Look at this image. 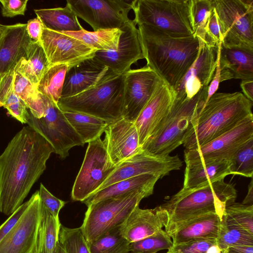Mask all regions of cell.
I'll return each mask as SVG.
<instances>
[{
    "label": "cell",
    "instance_id": "cell-31",
    "mask_svg": "<svg viewBox=\"0 0 253 253\" xmlns=\"http://www.w3.org/2000/svg\"><path fill=\"white\" fill-rule=\"evenodd\" d=\"M50 65L40 42H32L26 54L15 67V69L37 87L43 73Z\"/></svg>",
    "mask_w": 253,
    "mask_h": 253
},
{
    "label": "cell",
    "instance_id": "cell-21",
    "mask_svg": "<svg viewBox=\"0 0 253 253\" xmlns=\"http://www.w3.org/2000/svg\"><path fill=\"white\" fill-rule=\"evenodd\" d=\"M104 132L103 142L114 165L142 151L134 123L122 118L110 123Z\"/></svg>",
    "mask_w": 253,
    "mask_h": 253
},
{
    "label": "cell",
    "instance_id": "cell-11",
    "mask_svg": "<svg viewBox=\"0 0 253 253\" xmlns=\"http://www.w3.org/2000/svg\"><path fill=\"white\" fill-rule=\"evenodd\" d=\"M88 143L71 192L74 201L83 202L97 192L116 167L100 137Z\"/></svg>",
    "mask_w": 253,
    "mask_h": 253
},
{
    "label": "cell",
    "instance_id": "cell-54",
    "mask_svg": "<svg viewBox=\"0 0 253 253\" xmlns=\"http://www.w3.org/2000/svg\"><path fill=\"white\" fill-rule=\"evenodd\" d=\"M53 253H66L62 247L58 243L57 246Z\"/></svg>",
    "mask_w": 253,
    "mask_h": 253
},
{
    "label": "cell",
    "instance_id": "cell-39",
    "mask_svg": "<svg viewBox=\"0 0 253 253\" xmlns=\"http://www.w3.org/2000/svg\"><path fill=\"white\" fill-rule=\"evenodd\" d=\"M212 0H189V15L193 36L204 40V28L213 9Z\"/></svg>",
    "mask_w": 253,
    "mask_h": 253
},
{
    "label": "cell",
    "instance_id": "cell-42",
    "mask_svg": "<svg viewBox=\"0 0 253 253\" xmlns=\"http://www.w3.org/2000/svg\"><path fill=\"white\" fill-rule=\"evenodd\" d=\"M173 246L170 236L165 230L142 240L130 243L129 253H154L169 250Z\"/></svg>",
    "mask_w": 253,
    "mask_h": 253
},
{
    "label": "cell",
    "instance_id": "cell-9",
    "mask_svg": "<svg viewBox=\"0 0 253 253\" xmlns=\"http://www.w3.org/2000/svg\"><path fill=\"white\" fill-rule=\"evenodd\" d=\"M225 47L253 49V0H212Z\"/></svg>",
    "mask_w": 253,
    "mask_h": 253
},
{
    "label": "cell",
    "instance_id": "cell-47",
    "mask_svg": "<svg viewBox=\"0 0 253 253\" xmlns=\"http://www.w3.org/2000/svg\"><path fill=\"white\" fill-rule=\"evenodd\" d=\"M28 0H0L1 14L5 17L24 15Z\"/></svg>",
    "mask_w": 253,
    "mask_h": 253
},
{
    "label": "cell",
    "instance_id": "cell-20",
    "mask_svg": "<svg viewBox=\"0 0 253 253\" xmlns=\"http://www.w3.org/2000/svg\"><path fill=\"white\" fill-rule=\"evenodd\" d=\"M175 97L174 90L162 81L134 122L141 147L169 116Z\"/></svg>",
    "mask_w": 253,
    "mask_h": 253
},
{
    "label": "cell",
    "instance_id": "cell-57",
    "mask_svg": "<svg viewBox=\"0 0 253 253\" xmlns=\"http://www.w3.org/2000/svg\"></svg>",
    "mask_w": 253,
    "mask_h": 253
},
{
    "label": "cell",
    "instance_id": "cell-14",
    "mask_svg": "<svg viewBox=\"0 0 253 253\" xmlns=\"http://www.w3.org/2000/svg\"><path fill=\"white\" fill-rule=\"evenodd\" d=\"M182 164L177 155H153L141 151L117 165L98 190L122 180L144 174H153L160 178L172 170L179 169Z\"/></svg>",
    "mask_w": 253,
    "mask_h": 253
},
{
    "label": "cell",
    "instance_id": "cell-25",
    "mask_svg": "<svg viewBox=\"0 0 253 253\" xmlns=\"http://www.w3.org/2000/svg\"><path fill=\"white\" fill-rule=\"evenodd\" d=\"M219 64L220 82L232 79H253V49L221 44Z\"/></svg>",
    "mask_w": 253,
    "mask_h": 253
},
{
    "label": "cell",
    "instance_id": "cell-35",
    "mask_svg": "<svg viewBox=\"0 0 253 253\" xmlns=\"http://www.w3.org/2000/svg\"><path fill=\"white\" fill-rule=\"evenodd\" d=\"M66 64L50 65L43 73L37 85L38 92L57 104L61 97L66 74Z\"/></svg>",
    "mask_w": 253,
    "mask_h": 253
},
{
    "label": "cell",
    "instance_id": "cell-44",
    "mask_svg": "<svg viewBox=\"0 0 253 253\" xmlns=\"http://www.w3.org/2000/svg\"><path fill=\"white\" fill-rule=\"evenodd\" d=\"M216 242L214 238H202L193 239L172 247L167 253H205L207 250Z\"/></svg>",
    "mask_w": 253,
    "mask_h": 253
},
{
    "label": "cell",
    "instance_id": "cell-27",
    "mask_svg": "<svg viewBox=\"0 0 253 253\" xmlns=\"http://www.w3.org/2000/svg\"><path fill=\"white\" fill-rule=\"evenodd\" d=\"M227 161H210L186 164L183 189L198 188L224 179L230 171Z\"/></svg>",
    "mask_w": 253,
    "mask_h": 253
},
{
    "label": "cell",
    "instance_id": "cell-2",
    "mask_svg": "<svg viewBox=\"0 0 253 253\" xmlns=\"http://www.w3.org/2000/svg\"><path fill=\"white\" fill-rule=\"evenodd\" d=\"M138 26L146 66L175 91L196 60L200 44L198 38L174 37L146 25Z\"/></svg>",
    "mask_w": 253,
    "mask_h": 253
},
{
    "label": "cell",
    "instance_id": "cell-30",
    "mask_svg": "<svg viewBox=\"0 0 253 253\" xmlns=\"http://www.w3.org/2000/svg\"><path fill=\"white\" fill-rule=\"evenodd\" d=\"M74 38L98 51L116 50L123 33L120 29H100L88 31L83 28L77 31L60 32Z\"/></svg>",
    "mask_w": 253,
    "mask_h": 253
},
{
    "label": "cell",
    "instance_id": "cell-50",
    "mask_svg": "<svg viewBox=\"0 0 253 253\" xmlns=\"http://www.w3.org/2000/svg\"><path fill=\"white\" fill-rule=\"evenodd\" d=\"M240 86L243 94L249 100L253 102V79L242 80Z\"/></svg>",
    "mask_w": 253,
    "mask_h": 253
},
{
    "label": "cell",
    "instance_id": "cell-51",
    "mask_svg": "<svg viewBox=\"0 0 253 253\" xmlns=\"http://www.w3.org/2000/svg\"><path fill=\"white\" fill-rule=\"evenodd\" d=\"M225 253H253V246L241 245L231 247Z\"/></svg>",
    "mask_w": 253,
    "mask_h": 253
},
{
    "label": "cell",
    "instance_id": "cell-8",
    "mask_svg": "<svg viewBox=\"0 0 253 253\" xmlns=\"http://www.w3.org/2000/svg\"><path fill=\"white\" fill-rule=\"evenodd\" d=\"M150 195L146 192L134 191L88 206L80 227L88 244L120 226L140 201Z\"/></svg>",
    "mask_w": 253,
    "mask_h": 253
},
{
    "label": "cell",
    "instance_id": "cell-53",
    "mask_svg": "<svg viewBox=\"0 0 253 253\" xmlns=\"http://www.w3.org/2000/svg\"><path fill=\"white\" fill-rule=\"evenodd\" d=\"M205 253H221V252L216 242L211 245Z\"/></svg>",
    "mask_w": 253,
    "mask_h": 253
},
{
    "label": "cell",
    "instance_id": "cell-16",
    "mask_svg": "<svg viewBox=\"0 0 253 253\" xmlns=\"http://www.w3.org/2000/svg\"><path fill=\"white\" fill-rule=\"evenodd\" d=\"M30 199V203L21 217L0 242V253H36L41 217L39 191Z\"/></svg>",
    "mask_w": 253,
    "mask_h": 253
},
{
    "label": "cell",
    "instance_id": "cell-48",
    "mask_svg": "<svg viewBox=\"0 0 253 253\" xmlns=\"http://www.w3.org/2000/svg\"><path fill=\"white\" fill-rule=\"evenodd\" d=\"M30 199L23 203L0 226V242L10 231L19 219L21 217L30 203Z\"/></svg>",
    "mask_w": 253,
    "mask_h": 253
},
{
    "label": "cell",
    "instance_id": "cell-49",
    "mask_svg": "<svg viewBox=\"0 0 253 253\" xmlns=\"http://www.w3.org/2000/svg\"><path fill=\"white\" fill-rule=\"evenodd\" d=\"M43 26L38 17L30 19L26 23V31L34 42H40Z\"/></svg>",
    "mask_w": 253,
    "mask_h": 253
},
{
    "label": "cell",
    "instance_id": "cell-29",
    "mask_svg": "<svg viewBox=\"0 0 253 253\" xmlns=\"http://www.w3.org/2000/svg\"><path fill=\"white\" fill-rule=\"evenodd\" d=\"M34 12L43 27L51 31H77L83 28L78 17L67 4L64 7L35 9Z\"/></svg>",
    "mask_w": 253,
    "mask_h": 253
},
{
    "label": "cell",
    "instance_id": "cell-41",
    "mask_svg": "<svg viewBox=\"0 0 253 253\" xmlns=\"http://www.w3.org/2000/svg\"><path fill=\"white\" fill-rule=\"evenodd\" d=\"M58 243L66 253H90L89 245L80 227L71 228L61 224Z\"/></svg>",
    "mask_w": 253,
    "mask_h": 253
},
{
    "label": "cell",
    "instance_id": "cell-26",
    "mask_svg": "<svg viewBox=\"0 0 253 253\" xmlns=\"http://www.w3.org/2000/svg\"><path fill=\"white\" fill-rule=\"evenodd\" d=\"M222 220V218L217 213L205 214L185 222L169 235L173 245L202 238L217 240Z\"/></svg>",
    "mask_w": 253,
    "mask_h": 253
},
{
    "label": "cell",
    "instance_id": "cell-13",
    "mask_svg": "<svg viewBox=\"0 0 253 253\" xmlns=\"http://www.w3.org/2000/svg\"><path fill=\"white\" fill-rule=\"evenodd\" d=\"M66 4L94 31L120 29L130 20L132 9V1L124 0H68Z\"/></svg>",
    "mask_w": 253,
    "mask_h": 253
},
{
    "label": "cell",
    "instance_id": "cell-34",
    "mask_svg": "<svg viewBox=\"0 0 253 253\" xmlns=\"http://www.w3.org/2000/svg\"><path fill=\"white\" fill-rule=\"evenodd\" d=\"M61 224L59 218L53 216L41 205V217L36 253H53L58 243V234Z\"/></svg>",
    "mask_w": 253,
    "mask_h": 253
},
{
    "label": "cell",
    "instance_id": "cell-55",
    "mask_svg": "<svg viewBox=\"0 0 253 253\" xmlns=\"http://www.w3.org/2000/svg\"><path fill=\"white\" fill-rule=\"evenodd\" d=\"M6 25H3V26L0 29V42L2 37L3 32L6 28Z\"/></svg>",
    "mask_w": 253,
    "mask_h": 253
},
{
    "label": "cell",
    "instance_id": "cell-6",
    "mask_svg": "<svg viewBox=\"0 0 253 253\" xmlns=\"http://www.w3.org/2000/svg\"><path fill=\"white\" fill-rule=\"evenodd\" d=\"M124 76L113 77L75 95L61 98L62 111L87 114L108 122L123 118Z\"/></svg>",
    "mask_w": 253,
    "mask_h": 253
},
{
    "label": "cell",
    "instance_id": "cell-23",
    "mask_svg": "<svg viewBox=\"0 0 253 253\" xmlns=\"http://www.w3.org/2000/svg\"><path fill=\"white\" fill-rule=\"evenodd\" d=\"M167 222V213L160 206L151 209L137 206L120 225V232L130 243L154 235L165 227Z\"/></svg>",
    "mask_w": 253,
    "mask_h": 253
},
{
    "label": "cell",
    "instance_id": "cell-1",
    "mask_svg": "<svg viewBox=\"0 0 253 253\" xmlns=\"http://www.w3.org/2000/svg\"><path fill=\"white\" fill-rule=\"evenodd\" d=\"M52 146L29 126L23 127L0 156V212L10 216L46 169Z\"/></svg>",
    "mask_w": 253,
    "mask_h": 253
},
{
    "label": "cell",
    "instance_id": "cell-22",
    "mask_svg": "<svg viewBox=\"0 0 253 253\" xmlns=\"http://www.w3.org/2000/svg\"><path fill=\"white\" fill-rule=\"evenodd\" d=\"M117 75L94 57L68 69L61 98L72 96Z\"/></svg>",
    "mask_w": 253,
    "mask_h": 253
},
{
    "label": "cell",
    "instance_id": "cell-19",
    "mask_svg": "<svg viewBox=\"0 0 253 253\" xmlns=\"http://www.w3.org/2000/svg\"><path fill=\"white\" fill-rule=\"evenodd\" d=\"M197 57L175 90V97L191 98L212 80L217 62V46L208 44L199 39Z\"/></svg>",
    "mask_w": 253,
    "mask_h": 253
},
{
    "label": "cell",
    "instance_id": "cell-7",
    "mask_svg": "<svg viewBox=\"0 0 253 253\" xmlns=\"http://www.w3.org/2000/svg\"><path fill=\"white\" fill-rule=\"evenodd\" d=\"M132 9L136 25H146L174 37L193 36L189 0H135Z\"/></svg>",
    "mask_w": 253,
    "mask_h": 253
},
{
    "label": "cell",
    "instance_id": "cell-45",
    "mask_svg": "<svg viewBox=\"0 0 253 253\" xmlns=\"http://www.w3.org/2000/svg\"><path fill=\"white\" fill-rule=\"evenodd\" d=\"M203 41L212 46L218 45L222 43V36L215 10L213 8L204 28Z\"/></svg>",
    "mask_w": 253,
    "mask_h": 253
},
{
    "label": "cell",
    "instance_id": "cell-18",
    "mask_svg": "<svg viewBox=\"0 0 253 253\" xmlns=\"http://www.w3.org/2000/svg\"><path fill=\"white\" fill-rule=\"evenodd\" d=\"M133 20L130 19L120 29L123 33L116 50L97 51L94 57L115 74L123 75L131 66L144 58L139 31Z\"/></svg>",
    "mask_w": 253,
    "mask_h": 253
},
{
    "label": "cell",
    "instance_id": "cell-24",
    "mask_svg": "<svg viewBox=\"0 0 253 253\" xmlns=\"http://www.w3.org/2000/svg\"><path fill=\"white\" fill-rule=\"evenodd\" d=\"M32 42L26 24L6 25L0 42V81L25 56Z\"/></svg>",
    "mask_w": 253,
    "mask_h": 253
},
{
    "label": "cell",
    "instance_id": "cell-32",
    "mask_svg": "<svg viewBox=\"0 0 253 253\" xmlns=\"http://www.w3.org/2000/svg\"><path fill=\"white\" fill-rule=\"evenodd\" d=\"M14 72L15 69L10 70L0 81V106L5 108L10 115L22 124H27L28 108L14 90Z\"/></svg>",
    "mask_w": 253,
    "mask_h": 253
},
{
    "label": "cell",
    "instance_id": "cell-52",
    "mask_svg": "<svg viewBox=\"0 0 253 253\" xmlns=\"http://www.w3.org/2000/svg\"><path fill=\"white\" fill-rule=\"evenodd\" d=\"M252 178L248 186V193L243 200L242 204L253 205V181Z\"/></svg>",
    "mask_w": 253,
    "mask_h": 253
},
{
    "label": "cell",
    "instance_id": "cell-15",
    "mask_svg": "<svg viewBox=\"0 0 253 253\" xmlns=\"http://www.w3.org/2000/svg\"><path fill=\"white\" fill-rule=\"evenodd\" d=\"M124 76L123 118L134 123L163 81L146 65L130 69Z\"/></svg>",
    "mask_w": 253,
    "mask_h": 253
},
{
    "label": "cell",
    "instance_id": "cell-12",
    "mask_svg": "<svg viewBox=\"0 0 253 253\" xmlns=\"http://www.w3.org/2000/svg\"><path fill=\"white\" fill-rule=\"evenodd\" d=\"M253 138V115L203 146L184 150L186 164L210 161H229L237 151Z\"/></svg>",
    "mask_w": 253,
    "mask_h": 253
},
{
    "label": "cell",
    "instance_id": "cell-17",
    "mask_svg": "<svg viewBox=\"0 0 253 253\" xmlns=\"http://www.w3.org/2000/svg\"><path fill=\"white\" fill-rule=\"evenodd\" d=\"M40 42L50 65L66 64L69 68L94 57L98 51L74 38L44 27Z\"/></svg>",
    "mask_w": 253,
    "mask_h": 253
},
{
    "label": "cell",
    "instance_id": "cell-56",
    "mask_svg": "<svg viewBox=\"0 0 253 253\" xmlns=\"http://www.w3.org/2000/svg\"><path fill=\"white\" fill-rule=\"evenodd\" d=\"M3 26V25L0 24V29Z\"/></svg>",
    "mask_w": 253,
    "mask_h": 253
},
{
    "label": "cell",
    "instance_id": "cell-37",
    "mask_svg": "<svg viewBox=\"0 0 253 253\" xmlns=\"http://www.w3.org/2000/svg\"><path fill=\"white\" fill-rule=\"evenodd\" d=\"M120 226L89 244L90 253H129L130 243L122 235Z\"/></svg>",
    "mask_w": 253,
    "mask_h": 253
},
{
    "label": "cell",
    "instance_id": "cell-36",
    "mask_svg": "<svg viewBox=\"0 0 253 253\" xmlns=\"http://www.w3.org/2000/svg\"><path fill=\"white\" fill-rule=\"evenodd\" d=\"M13 86L15 92L25 102L32 115L40 118L42 114V102L37 87L15 68Z\"/></svg>",
    "mask_w": 253,
    "mask_h": 253
},
{
    "label": "cell",
    "instance_id": "cell-40",
    "mask_svg": "<svg viewBox=\"0 0 253 253\" xmlns=\"http://www.w3.org/2000/svg\"><path fill=\"white\" fill-rule=\"evenodd\" d=\"M222 219L227 224L253 235V205L234 202L226 207Z\"/></svg>",
    "mask_w": 253,
    "mask_h": 253
},
{
    "label": "cell",
    "instance_id": "cell-46",
    "mask_svg": "<svg viewBox=\"0 0 253 253\" xmlns=\"http://www.w3.org/2000/svg\"><path fill=\"white\" fill-rule=\"evenodd\" d=\"M39 191L42 206L53 216L59 218V213L66 202L55 197L42 183Z\"/></svg>",
    "mask_w": 253,
    "mask_h": 253
},
{
    "label": "cell",
    "instance_id": "cell-43",
    "mask_svg": "<svg viewBox=\"0 0 253 253\" xmlns=\"http://www.w3.org/2000/svg\"><path fill=\"white\" fill-rule=\"evenodd\" d=\"M231 174L253 176V138L245 143L229 161Z\"/></svg>",
    "mask_w": 253,
    "mask_h": 253
},
{
    "label": "cell",
    "instance_id": "cell-5",
    "mask_svg": "<svg viewBox=\"0 0 253 253\" xmlns=\"http://www.w3.org/2000/svg\"><path fill=\"white\" fill-rule=\"evenodd\" d=\"M208 86L191 98L186 96L175 99L171 111L155 132L141 146L142 151L153 155H168L182 144L185 132L205 103Z\"/></svg>",
    "mask_w": 253,
    "mask_h": 253
},
{
    "label": "cell",
    "instance_id": "cell-3",
    "mask_svg": "<svg viewBox=\"0 0 253 253\" xmlns=\"http://www.w3.org/2000/svg\"><path fill=\"white\" fill-rule=\"evenodd\" d=\"M253 105L241 92H215L191 122L183 139L185 149L198 148L230 130L253 114Z\"/></svg>",
    "mask_w": 253,
    "mask_h": 253
},
{
    "label": "cell",
    "instance_id": "cell-33",
    "mask_svg": "<svg viewBox=\"0 0 253 253\" xmlns=\"http://www.w3.org/2000/svg\"><path fill=\"white\" fill-rule=\"evenodd\" d=\"M63 112L68 122L81 137L84 144L100 137L111 123L85 114Z\"/></svg>",
    "mask_w": 253,
    "mask_h": 253
},
{
    "label": "cell",
    "instance_id": "cell-38",
    "mask_svg": "<svg viewBox=\"0 0 253 253\" xmlns=\"http://www.w3.org/2000/svg\"><path fill=\"white\" fill-rule=\"evenodd\" d=\"M216 243L221 253L231 247L253 246V235L242 229L227 224L222 219Z\"/></svg>",
    "mask_w": 253,
    "mask_h": 253
},
{
    "label": "cell",
    "instance_id": "cell-4",
    "mask_svg": "<svg viewBox=\"0 0 253 253\" xmlns=\"http://www.w3.org/2000/svg\"><path fill=\"white\" fill-rule=\"evenodd\" d=\"M237 196L234 185L224 179L198 188H182L160 206L168 215L165 230L169 235L185 222L209 213L222 218L226 207L235 202Z\"/></svg>",
    "mask_w": 253,
    "mask_h": 253
},
{
    "label": "cell",
    "instance_id": "cell-10",
    "mask_svg": "<svg viewBox=\"0 0 253 253\" xmlns=\"http://www.w3.org/2000/svg\"><path fill=\"white\" fill-rule=\"evenodd\" d=\"M40 95L42 115L36 118L28 109L27 124L52 146L54 153L64 159L68 156L72 148L84 146V143L68 122L57 104L41 93Z\"/></svg>",
    "mask_w": 253,
    "mask_h": 253
},
{
    "label": "cell",
    "instance_id": "cell-28",
    "mask_svg": "<svg viewBox=\"0 0 253 253\" xmlns=\"http://www.w3.org/2000/svg\"><path fill=\"white\" fill-rule=\"evenodd\" d=\"M160 178L151 174H144L122 180L93 193L82 203L87 207L106 199L134 191H141L152 195L156 182Z\"/></svg>",
    "mask_w": 253,
    "mask_h": 253
}]
</instances>
